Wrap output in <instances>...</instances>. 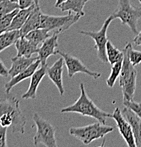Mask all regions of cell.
Segmentation results:
<instances>
[{
    "instance_id": "10",
    "label": "cell",
    "mask_w": 141,
    "mask_h": 147,
    "mask_svg": "<svg viewBox=\"0 0 141 147\" xmlns=\"http://www.w3.org/2000/svg\"><path fill=\"white\" fill-rule=\"evenodd\" d=\"M112 118L116 122L119 133L123 138L128 146L136 147L134 135L132 131L131 125L126 118L124 117L122 112L119 108H116L113 111Z\"/></svg>"
},
{
    "instance_id": "2",
    "label": "cell",
    "mask_w": 141,
    "mask_h": 147,
    "mask_svg": "<svg viewBox=\"0 0 141 147\" xmlns=\"http://www.w3.org/2000/svg\"><path fill=\"white\" fill-rule=\"evenodd\" d=\"M79 88L81 93L79 98L73 105L62 108L60 110L61 113H78L83 116L93 117L102 124H106V119L108 117H112V115L104 112L95 105L94 102L87 95L83 83L79 84Z\"/></svg>"
},
{
    "instance_id": "15",
    "label": "cell",
    "mask_w": 141,
    "mask_h": 147,
    "mask_svg": "<svg viewBox=\"0 0 141 147\" xmlns=\"http://www.w3.org/2000/svg\"><path fill=\"white\" fill-rule=\"evenodd\" d=\"M41 15H42V13H41V7L39 5V1H38L35 8L33 9L27 18L25 24L19 30L21 37H24L31 30L41 28Z\"/></svg>"
},
{
    "instance_id": "7",
    "label": "cell",
    "mask_w": 141,
    "mask_h": 147,
    "mask_svg": "<svg viewBox=\"0 0 141 147\" xmlns=\"http://www.w3.org/2000/svg\"><path fill=\"white\" fill-rule=\"evenodd\" d=\"M111 16L113 18H119L122 24L128 26L133 33L138 34V23L141 18V9L133 7L130 0H119L118 8Z\"/></svg>"
},
{
    "instance_id": "32",
    "label": "cell",
    "mask_w": 141,
    "mask_h": 147,
    "mask_svg": "<svg viewBox=\"0 0 141 147\" xmlns=\"http://www.w3.org/2000/svg\"><path fill=\"white\" fill-rule=\"evenodd\" d=\"M133 43L135 44V45L136 46L141 45V31L136 35V36L135 37V38L133 39Z\"/></svg>"
},
{
    "instance_id": "12",
    "label": "cell",
    "mask_w": 141,
    "mask_h": 147,
    "mask_svg": "<svg viewBox=\"0 0 141 147\" xmlns=\"http://www.w3.org/2000/svg\"><path fill=\"white\" fill-rule=\"evenodd\" d=\"M58 35L59 34L53 33V35L47 38L39 47L38 57L41 61V65L47 64V59L49 57L58 54V50L56 49L58 47Z\"/></svg>"
},
{
    "instance_id": "3",
    "label": "cell",
    "mask_w": 141,
    "mask_h": 147,
    "mask_svg": "<svg viewBox=\"0 0 141 147\" xmlns=\"http://www.w3.org/2000/svg\"><path fill=\"white\" fill-rule=\"evenodd\" d=\"M130 45L131 43L128 42L122 50L123 53V59L121 71L119 76V85L122 89L123 101L133 100L136 89L138 73L129 59L128 50Z\"/></svg>"
},
{
    "instance_id": "24",
    "label": "cell",
    "mask_w": 141,
    "mask_h": 147,
    "mask_svg": "<svg viewBox=\"0 0 141 147\" xmlns=\"http://www.w3.org/2000/svg\"><path fill=\"white\" fill-rule=\"evenodd\" d=\"M122 63L123 60H121L112 65L111 74H110L109 76H108V78L106 80L107 86L110 87V88L113 87V86L115 85V83H116V79L120 76L121 71L122 68Z\"/></svg>"
},
{
    "instance_id": "16",
    "label": "cell",
    "mask_w": 141,
    "mask_h": 147,
    "mask_svg": "<svg viewBox=\"0 0 141 147\" xmlns=\"http://www.w3.org/2000/svg\"><path fill=\"white\" fill-rule=\"evenodd\" d=\"M122 113L131 125L136 146L141 147V119L127 107L123 109Z\"/></svg>"
},
{
    "instance_id": "4",
    "label": "cell",
    "mask_w": 141,
    "mask_h": 147,
    "mask_svg": "<svg viewBox=\"0 0 141 147\" xmlns=\"http://www.w3.org/2000/svg\"><path fill=\"white\" fill-rule=\"evenodd\" d=\"M113 127L99 122L87 126L71 127L69 129V133L85 145H89L93 141L104 137L107 134L113 131Z\"/></svg>"
},
{
    "instance_id": "29",
    "label": "cell",
    "mask_w": 141,
    "mask_h": 147,
    "mask_svg": "<svg viewBox=\"0 0 141 147\" xmlns=\"http://www.w3.org/2000/svg\"><path fill=\"white\" fill-rule=\"evenodd\" d=\"M7 127L0 126V147H7Z\"/></svg>"
},
{
    "instance_id": "31",
    "label": "cell",
    "mask_w": 141,
    "mask_h": 147,
    "mask_svg": "<svg viewBox=\"0 0 141 147\" xmlns=\"http://www.w3.org/2000/svg\"><path fill=\"white\" fill-rule=\"evenodd\" d=\"M9 76V70L4 65V62L0 59V76L3 77H7Z\"/></svg>"
},
{
    "instance_id": "6",
    "label": "cell",
    "mask_w": 141,
    "mask_h": 147,
    "mask_svg": "<svg viewBox=\"0 0 141 147\" xmlns=\"http://www.w3.org/2000/svg\"><path fill=\"white\" fill-rule=\"evenodd\" d=\"M81 17L80 15L70 11L65 16H50L42 13L41 28H46L53 33L60 34L70 28Z\"/></svg>"
},
{
    "instance_id": "14",
    "label": "cell",
    "mask_w": 141,
    "mask_h": 147,
    "mask_svg": "<svg viewBox=\"0 0 141 147\" xmlns=\"http://www.w3.org/2000/svg\"><path fill=\"white\" fill-rule=\"evenodd\" d=\"M40 65H41V61L38 59L36 61H35L33 63L31 64L28 68L26 69L25 70L18 74L17 75H16L14 77H12L9 82L6 83L5 85H4V89H5L6 93L9 94L10 91H12V88H13V87H14L15 86L17 85L18 84H19L22 81L31 77L32 75L38 69Z\"/></svg>"
},
{
    "instance_id": "13",
    "label": "cell",
    "mask_w": 141,
    "mask_h": 147,
    "mask_svg": "<svg viewBox=\"0 0 141 147\" xmlns=\"http://www.w3.org/2000/svg\"><path fill=\"white\" fill-rule=\"evenodd\" d=\"M47 64L41 65V68L38 69L31 77V82L27 91L22 95L23 99H35L40 83L46 75Z\"/></svg>"
},
{
    "instance_id": "20",
    "label": "cell",
    "mask_w": 141,
    "mask_h": 147,
    "mask_svg": "<svg viewBox=\"0 0 141 147\" xmlns=\"http://www.w3.org/2000/svg\"><path fill=\"white\" fill-rule=\"evenodd\" d=\"M89 0H66L58 7L62 11H69L77 13L81 16H85L84 7Z\"/></svg>"
},
{
    "instance_id": "26",
    "label": "cell",
    "mask_w": 141,
    "mask_h": 147,
    "mask_svg": "<svg viewBox=\"0 0 141 147\" xmlns=\"http://www.w3.org/2000/svg\"><path fill=\"white\" fill-rule=\"evenodd\" d=\"M16 9H19L18 3L13 2L11 0H0V17Z\"/></svg>"
},
{
    "instance_id": "1",
    "label": "cell",
    "mask_w": 141,
    "mask_h": 147,
    "mask_svg": "<svg viewBox=\"0 0 141 147\" xmlns=\"http://www.w3.org/2000/svg\"><path fill=\"white\" fill-rule=\"evenodd\" d=\"M26 119L19 107V100L15 96L0 99V126L11 127L14 133L24 134Z\"/></svg>"
},
{
    "instance_id": "25",
    "label": "cell",
    "mask_w": 141,
    "mask_h": 147,
    "mask_svg": "<svg viewBox=\"0 0 141 147\" xmlns=\"http://www.w3.org/2000/svg\"><path fill=\"white\" fill-rule=\"evenodd\" d=\"M20 9H16L12 11L11 13L4 15L1 17H0V34L7 31L9 27L10 26L12 21L13 20L15 15L17 13Z\"/></svg>"
},
{
    "instance_id": "17",
    "label": "cell",
    "mask_w": 141,
    "mask_h": 147,
    "mask_svg": "<svg viewBox=\"0 0 141 147\" xmlns=\"http://www.w3.org/2000/svg\"><path fill=\"white\" fill-rule=\"evenodd\" d=\"M38 59V57L16 56L12 58V67L9 70V76L14 77L26 69H27L32 63Z\"/></svg>"
},
{
    "instance_id": "27",
    "label": "cell",
    "mask_w": 141,
    "mask_h": 147,
    "mask_svg": "<svg viewBox=\"0 0 141 147\" xmlns=\"http://www.w3.org/2000/svg\"><path fill=\"white\" fill-rule=\"evenodd\" d=\"M128 55H129L130 61L134 67L141 63V52L134 50L132 47L131 43L129 47Z\"/></svg>"
},
{
    "instance_id": "23",
    "label": "cell",
    "mask_w": 141,
    "mask_h": 147,
    "mask_svg": "<svg viewBox=\"0 0 141 147\" xmlns=\"http://www.w3.org/2000/svg\"><path fill=\"white\" fill-rule=\"evenodd\" d=\"M106 55L108 62L111 65L114 64L123 59V51H120L116 47L113 45L111 41L108 40L106 44Z\"/></svg>"
},
{
    "instance_id": "8",
    "label": "cell",
    "mask_w": 141,
    "mask_h": 147,
    "mask_svg": "<svg viewBox=\"0 0 141 147\" xmlns=\"http://www.w3.org/2000/svg\"><path fill=\"white\" fill-rule=\"evenodd\" d=\"M113 19L114 18L112 16H108L104 22L103 26L100 30L97 32L85 31V30H82L79 32L81 34L89 36L95 41L94 47L96 50L97 57L104 63L108 62V58L106 55V44L108 41L107 38V30Z\"/></svg>"
},
{
    "instance_id": "18",
    "label": "cell",
    "mask_w": 141,
    "mask_h": 147,
    "mask_svg": "<svg viewBox=\"0 0 141 147\" xmlns=\"http://www.w3.org/2000/svg\"><path fill=\"white\" fill-rule=\"evenodd\" d=\"M17 55L16 56H24L30 57L33 54L38 53L39 47L32 44L25 37H21L15 43Z\"/></svg>"
},
{
    "instance_id": "34",
    "label": "cell",
    "mask_w": 141,
    "mask_h": 147,
    "mask_svg": "<svg viewBox=\"0 0 141 147\" xmlns=\"http://www.w3.org/2000/svg\"><path fill=\"white\" fill-rule=\"evenodd\" d=\"M11 1H13V2L18 3V0H11Z\"/></svg>"
},
{
    "instance_id": "9",
    "label": "cell",
    "mask_w": 141,
    "mask_h": 147,
    "mask_svg": "<svg viewBox=\"0 0 141 147\" xmlns=\"http://www.w3.org/2000/svg\"><path fill=\"white\" fill-rule=\"evenodd\" d=\"M58 54L62 57V58L64 59L69 78H73L77 73L85 74L92 76L94 79H99L102 76L101 73L96 72V71H93L89 69L82 61L73 55L67 54V53H64L60 50H58Z\"/></svg>"
},
{
    "instance_id": "22",
    "label": "cell",
    "mask_w": 141,
    "mask_h": 147,
    "mask_svg": "<svg viewBox=\"0 0 141 147\" xmlns=\"http://www.w3.org/2000/svg\"><path fill=\"white\" fill-rule=\"evenodd\" d=\"M21 38L19 30H7L0 34V53L16 43Z\"/></svg>"
},
{
    "instance_id": "28",
    "label": "cell",
    "mask_w": 141,
    "mask_h": 147,
    "mask_svg": "<svg viewBox=\"0 0 141 147\" xmlns=\"http://www.w3.org/2000/svg\"><path fill=\"white\" fill-rule=\"evenodd\" d=\"M123 105H125V107H127L133 110L141 119V103L132 100L123 101Z\"/></svg>"
},
{
    "instance_id": "19",
    "label": "cell",
    "mask_w": 141,
    "mask_h": 147,
    "mask_svg": "<svg viewBox=\"0 0 141 147\" xmlns=\"http://www.w3.org/2000/svg\"><path fill=\"white\" fill-rule=\"evenodd\" d=\"M38 1H36L35 4H33V5H31L28 8L22 9H20L14 17L12 21V24H11L10 26L9 27L7 30H19L21 28V27L24 26V24H25L29 15L31 14V11L36 7V4Z\"/></svg>"
},
{
    "instance_id": "35",
    "label": "cell",
    "mask_w": 141,
    "mask_h": 147,
    "mask_svg": "<svg viewBox=\"0 0 141 147\" xmlns=\"http://www.w3.org/2000/svg\"><path fill=\"white\" fill-rule=\"evenodd\" d=\"M138 1H139V2H140V4H141V0H138Z\"/></svg>"
},
{
    "instance_id": "30",
    "label": "cell",
    "mask_w": 141,
    "mask_h": 147,
    "mask_svg": "<svg viewBox=\"0 0 141 147\" xmlns=\"http://www.w3.org/2000/svg\"><path fill=\"white\" fill-rule=\"evenodd\" d=\"M38 1L39 0H18V4H19V9H26Z\"/></svg>"
},
{
    "instance_id": "11",
    "label": "cell",
    "mask_w": 141,
    "mask_h": 147,
    "mask_svg": "<svg viewBox=\"0 0 141 147\" xmlns=\"http://www.w3.org/2000/svg\"><path fill=\"white\" fill-rule=\"evenodd\" d=\"M65 64L62 57H60L50 67H47L46 74L56 85L59 91L60 95L62 96L65 93L63 82H62V73H63V65Z\"/></svg>"
},
{
    "instance_id": "33",
    "label": "cell",
    "mask_w": 141,
    "mask_h": 147,
    "mask_svg": "<svg viewBox=\"0 0 141 147\" xmlns=\"http://www.w3.org/2000/svg\"><path fill=\"white\" fill-rule=\"evenodd\" d=\"M66 0H56V2L55 4V7H58L61 4L65 2Z\"/></svg>"
},
{
    "instance_id": "21",
    "label": "cell",
    "mask_w": 141,
    "mask_h": 147,
    "mask_svg": "<svg viewBox=\"0 0 141 147\" xmlns=\"http://www.w3.org/2000/svg\"><path fill=\"white\" fill-rule=\"evenodd\" d=\"M52 35H53V33L51 34V32L49 31L47 29L39 28L35 29V30L30 31L24 37L28 40L30 41L32 44L38 47L47 38H49Z\"/></svg>"
},
{
    "instance_id": "5",
    "label": "cell",
    "mask_w": 141,
    "mask_h": 147,
    "mask_svg": "<svg viewBox=\"0 0 141 147\" xmlns=\"http://www.w3.org/2000/svg\"><path fill=\"white\" fill-rule=\"evenodd\" d=\"M33 119L37 127L36 134L33 137L34 146H58L56 139V129L54 127L38 113L33 114Z\"/></svg>"
}]
</instances>
